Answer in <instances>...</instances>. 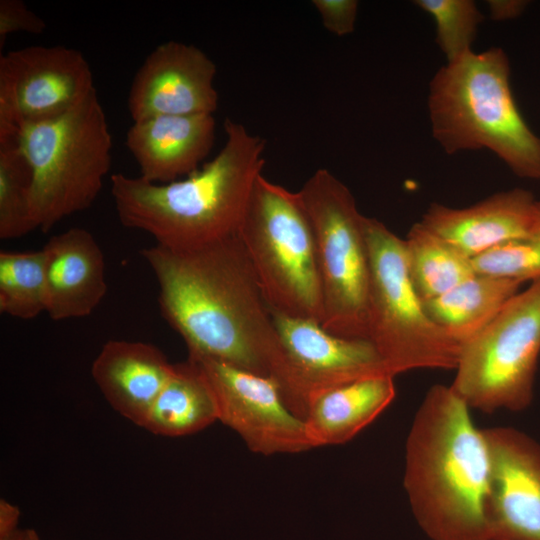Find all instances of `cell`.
<instances>
[{
  "mask_svg": "<svg viewBox=\"0 0 540 540\" xmlns=\"http://www.w3.org/2000/svg\"><path fill=\"white\" fill-rule=\"evenodd\" d=\"M217 420L212 386L199 363L188 357L173 364L142 427L155 435L179 437L197 433Z\"/></svg>",
  "mask_w": 540,
  "mask_h": 540,
  "instance_id": "obj_20",
  "label": "cell"
},
{
  "mask_svg": "<svg viewBox=\"0 0 540 540\" xmlns=\"http://www.w3.org/2000/svg\"><path fill=\"white\" fill-rule=\"evenodd\" d=\"M45 29V21L31 11L22 0H0V49L11 33L41 34Z\"/></svg>",
  "mask_w": 540,
  "mask_h": 540,
  "instance_id": "obj_27",
  "label": "cell"
},
{
  "mask_svg": "<svg viewBox=\"0 0 540 540\" xmlns=\"http://www.w3.org/2000/svg\"><path fill=\"white\" fill-rule=\"evenodd\" d=\"M476 274L516 279H540V200L534 221L522 236L498 245L472 259Z\"/></svg>",
  "mask_w": 540,
  "mask_h": 540,
  "instance_id": "obj_25",
  "label": "cell"
},
{
  "mask_svg": "<svg viewBox=\"0 0 540 540\" xmlns=\"http://www.w3.org/2000/svg\"><path fill=\"white\" fill-rule=\"evenodd\" d=\"M21 512L19 508L5 499L0 500V539L9 537L19 528Z\"/></svg>",
  "mask_w": 540,
  "mask_h": 540,
  "instance_id": "obj_30",
  "label": "cell"
},
{
  "mask_svg": "<svg viewBox=\"0 0 540 540\" xmlns=\"http://www.w3.org/2000/svg\"><path fill=\"white\" fill-rule=\"evenodd\" d=\"M539 355L540 279L461 347L450 387L470 409L522 411L533 400Z\"/></svg>",
  "mask_w": 540,
  "mask_h": 540,
  "instance_id": "obj_9",
  "label": "cell"
},
{
  "mask_svg": "<svg viewBox=\"0 0 540 540\" xmlns=\"http://www.w3.org/2000/svg\"><path fill=\"white\" fill-rule=\"evenodd\" d=\"M46 262V313L54 321L89 316L107 292L103 252L86 229L52 236L42 248Z\"/></svg>",
  "mask_w": 540,
  "mask_h": 540,
  "instance_id": "obj_17",
  "label": "cell"
},
{
  "mask_svg": "<svg viewBox=\"0 0 540 540\" xmlns=\"http://www.w3.org/2000/svg\"><path fill=\"white\" fill-rule=\"evenodd\" d=\"M427 104L432 135L446 153L487 149L518 177L540 180V137L515 102L503 49L447 62L431 79Z\"/></svg>",
  "mask_w": 540,
  "mask_h": 540,
  "instance_id": "obj_4",
  "label": "cell"
},
{
  "mask_svg": "<svg viewBox=\"0 0 540 540\" xmlns=\"http://www.w3.org/2000/svg\"><path fill=\"white\" fill-rule=\"evenodd\" d=\"M538 200L523 188L493 194L465 208L433 203L419 221L471 259L525 234Z\"/></svg>",
  "mask_w": 540,
  "mask_h": 540,
  "instance_id": "obj_15",
  "label": "cell"
},
{
  "mask_svg": "<svg viewBox=\"0 0 540 540\" xmlns=\"http://www.w3.org/2000/svg\"><path fill=\"white\" fill-rule=\"evenodd\" d=\"M405 242L407 269L422 302L439 297L474 276L472 259L416 222Z\"/></svg>",
  "mask_w": 540,
  "mask_h": 540,
  "instance_id": "obj_22",
  "label": "cell"
},
{
  "mask_svg": "<svg viewBox=\"0 0 540 540\" xmlns=\"http://www.w3.org/2000/svg\"><path fill=\"white\" fill-rule=\"evenodd\" d=\"M14 140L32 170L36 229L48 232L97 199L111 168L112 136L96 90L62 116L22 125Z\"/></svg>",
  "mask_w": 540,
  "mask_h": 540,
  "instance_id": "obj_5",
  "label": "cell"
},
{
  "mask_svg": "<svg viewBox=\"0 0 540 540\" xmlns=\"http://www.w3.org/2000/svg\"><path fill=\"white\" fill-rule=\"evenodd\" d=\"M141 255L158 283L162 317L188 356L270 377L282 393L285 356L239 234L189 249L154 244Z\"/></svg>",
  "mask_w": 540,
  "mask_h": 540,
  "instance_id": "obj_1",
  "label": "cell"
},
{
  "mask_svg": "<svg viewBox=\"0 0 540 540\" xmlns=\"http://www.w3.org/2000/svg\"><path fill=\"white\" fill-rule=\"evenodd\" d=\"M487 5L493 20L506 21L519 17L526 9L528 2L524 0H489Z\"/></svg>",
  "mask_w": 540,
  "mask_h": 540,
  "instance_id": "obj_29",
  "label": "cell"
},
{
  "mask_svg": "<svg viewBox=\"0 0 540 540\" xmlns=\"http://www.w3.org/2000/svg\"><path fill=\"white\" fill-rule=\"evenodd\" d=\"M394 376L382 374L316 396L304 417L313 448L343 444L371 424L394 400Z\"/></svg>",
  "mask_w": 540,
  "mask_h": 540,
  "instance_id": "obj_19",
  "label": "cell"
},
{
  "mask_svg": "<svg viewBox=\"0 0 540 540\" xmlns=\"http://www.w3.org/2000/svg\"><path fill=\"white\" fill-rule=\"evenodd\" d=\"M414 4L429 14L436 26V42L447 62L473 51L483 15L472 0H416Z\"/></svg>",
  "mask_w": 540,
  "mask_h": 540,
  "instance_id": "obj_26",
  "label": "cell"
},
{
  "mask_svg": "<svg viewBox=\"0 0 540 540\" xmlns=\"http://www.w3.org/2000/svg\"><path fill=\"white\" fill-rule=\"evenodd\" d=\"M0 540H41L38 533L31 528H20L15 533Z\"/></svg>",
  "mask_w": 540,
  "mask_h": 540,
  "instance_id": "obj_31",
  "label": "cell"
},
{
  "mask_svg": "<svg viewBox=\"0 0 540 540\" xmlns=\"http://www.w3.org/2000/svg\"><path fill=\"white\" fill-rule=\"evenodd\" d=\"M216 65L198 47L178 41L156 46L134 75L128 110L134 121L161 115L212 114L218 107Z\"/></svg>",
  "mask_w": 540,
  "mask_h": 540,
  "instance_id": "obj_14",
  "label": "cell"
},
{
  "mask_svg": "<svg viewBox=\"0 0 540 540\" xmlns=\"http://www.w3.org/2000/svg\"><path fill=\"white\" fill-rule=\"evenodd\" d=\"M287 367L286 406L304 419L319 394L360 379L389 374L371 341L334 335L317 321L270 312Z\"/></svg>",
  "mask_w": 540,
  "mask_h": 540,
  "instance_id": "obj_11",
  "label": "cell"
},
{
  "mask_svg": "<svg viewBox=\"0 0 540 540\" xmlns=\"http://www.w3.org/2000/svg\"><path fill=\"white\" fill-rule=\"evenodd\" d=\"M31 167L15 140L0 143V238L37 230L31 216Z\"/></svg>",
  "mask_w": 540,
  "mask_h": 540,
  "instance_id": "obj_24",
  "label": "cell"
},
{
  "mask_svg": "<svg viewBox=\"0 0 540 540\" xmlns=\"http://www.w3.org/2000/svg\"><path fill=\"white\" fill-rule=\"evenodd\" d=\"M226 140L201 169L167 184L111 175L120 223L150 234L155 244L189 249L239 233L251 194L263 174L266 141L226 118Z\"/></svg>",
  "mask_w": 540,
  "mask_h": 540,
  "instance_id": "obj_3",
  "label": "cell"
},
{
  "mask_svg": "<svg viewBox=\"0 0 540 540\" xmlns=\"http://www.w3.org/2000/svg\"><path fill=\"white\" fill-rule=\"evenodd\" d=\"M312 4L329 32L344 36L354 31L359 6L356 0H313Z\"/></svg>",
  "mask_w": 540,
  "mask_h": 540,
  "instance_id": "obj_28",
  "label": "cell"
},
{
  "mask_svg": "<svg viewBox=\"0 0 540 540\" xmlns=\"http://www.w3.org/2000/svg\"><path fill=\"white\" fill-rule=\"evenodd\" d=\"M199 363L215 394L218 420L258 454H295L313 448L305 422L285 404L277 383L227 362L188 356Z\"/></svg>",
  "mask_w": 540,
  "mask_h": 540,
  "instance_id": "obj_12",
  "label": "cell"
},
{
  "mask_svg": "<svg viewBox=\"0 0 540 540\" xmlns=\"http://www.w3.org/2000/svg\"><path fill=\"white\" fill-rule=\"evenodd\" d=\"M523 283L475 274L423 305L431 320L461 348L490 323Z\"/></svg>",
  "mask_w": 540,
  "mask_h": 540,
  "instance_id": "obj_21",
  "label": "cell"
},
{
  "mask_svg": "<svg viewBox=\"0 0 540 540\" xmlns=\"http://www.w3.org/2000/svg\"><path fill=\"white\" fill-rule=\"evenodd\" d=\"M238 234L270 312L321 324L315 237L298 191L261 174Z\"/></svg>",
  "mask_w": 540,
  "mask_h": 540,
  "instance_id": "obj_6",
  "label": "cell"
},
{
  "mask_svg": "<svg viewBox=\"0 0 540 540\" xmlns=\"http://www.w3.org/2000/svg\"><path fill=\"white\" fill-rule=\"evenodd\" d=\"M370 261L369 341L387 372L455 369L461 348L425 311L409 278L405 242L381 221L366 217Z\"/></svg>",
  "mask_w": 540,
  "mask_h": 540,
  "instance_id": "obj_8",
  "label": "cell"
},
{
  "mask_svg": "<svg viewBox=\"0 0 540 540\" xmlns=\"http://www.w3.org/2000/svg\"><path fill=\"white\" fill-rule=\"evenodd\" d=\"M483 432L490 460V540H540V443L512 427Z\"/></svg>",
  "mask_w": 540,
  "mask_h": 540,
  "instance_id": "obj_13",
  "label": "cell"
},
{
  "mask_svg": "<svg viewBox=\"0 0 540 540\" xmlns=\"http://www.w3.org/2000/svg\"><path fill=\"white\" fill-rule=\"evenodd\" d=\"M215 128L212 114L155 116L134 121L125 145L140 178L167 184L199 170L214 144Z\"/></svg>",
  "mask_w": 540,
  "mask_h": 540,
  "instance_id": "obj_16",
  "label": "cell"
},
{
  "mask_svg": "<svg viewBox=\"0 0 540 540\" xmlns=\"http://www.w3.org/2000/svg\"><path fill=\"white\" fill-rule=\"evenodd\" d=\"M298 193L315 237L323 300L321 326L340 337L369 340L365 216L349 188L325 168L315 171Z\"/></svg>",
  "mask_w": 540,
  "mask_h": 540,
  "instance_id": "obj_7",
  "label": "cell"
},
{
  "mask_svg": "<svg viewBox=\"0 0 540 540\" xmlns=\"http://www.w3.org/2000/svg\"><path fill=\"white\" fill-rule=\"evenodd\" d=\"M93 74L76 49L29 46L0 54V143L19 127L64 115L94 91Z\"/></svg>",
  "mask_w": 540,
  "mask_h": 540,
  "instance_id": "obj_10",
  "label": "cell"
},
{
  "mask_svg": "<svg viewBox=\"0 0 540 540\" xmlns=\"http://www.w3.org/2000/svg\"><path fill=\"white\" fill-rule=\"evenodd\" d=\"M173 369L165 354L142 341L109 340L91 366V375L109 405L143 426Z\"/></svg>",
  "mask_w": 540,
  "mask_h": 540,
  "instance_id": "obj_18",
  "label": "cell"
},
{
  "mask_svg": "<svg viewBox=\"0 0 540 540\" xmlns=\"http://www.w3.org/2000/svg\"><path fill=\"white\" fill-rule=\"evenodd\" d=\"M470 410L450 386L434 385L407 435L404 489L431 540H490L489 452Z\"/></svg>",
  "mask_w": 540,
  "mask_h": 540,
  "instance_id": "obj_2",
  "label": "cell"
},
{
  "mask_svg": "<svg viewBox=\"0 0 540 540\" xmlns=\"http://www.w3.org/2000/svg\"><path fill=\"white\" fill-rule=\"evenodd\" d=\"M46 262L43 250L0 251V312L30 320L46 312Z\"/></svg>",
  "mask_w": 540,
  "mask_h": 540,
  "instance_id": "obj_23",
  "label": "cell"
}]
</instances>
